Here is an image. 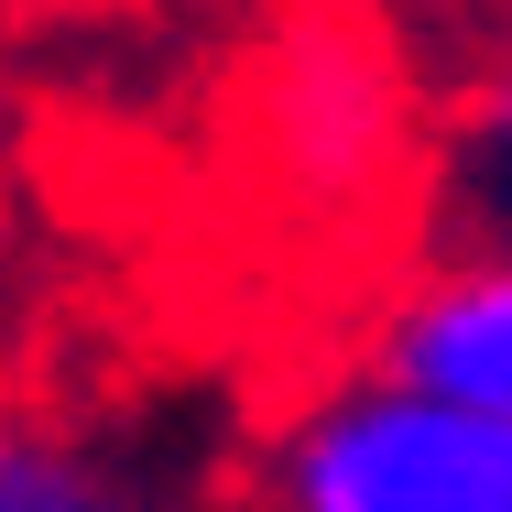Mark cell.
Listing matches in <instances>:
<instances>
[{
  "label": "cell",
  "mask_w": 512,
  "mask_h": 512,
  "mask_svg": "<svg viewBox=\"0 0 512 512\" xmlns=\"http://www.w3.org/2000/svg\"><path fill=\"white\" fill-rule=\"evenodd\" d=\"M229 512H512V425L425 393L360 338L262 393Z\"/></svg>",
  "instance_id": "6da1fadb"
},
{
  "label": "cell",
  "mask_w": 512,
  "mask_h": 512,
  "mask_svg": "<svg viewBox=\"0 0 512 512\" xmlns=\"http://www.w3.org/2000/svg\"><path fill=\"white\" fill-rule=\"evenodd\" d=\"M0 512H175V491L109 425L0 393Z\"/></svg>",
  "instance_id": "5b68a950"
},
{
  "label": "cell",
  "mask_w": 512,
  "mask_h": 512,
  "mask_svg": "<svg viewBox=\"0 0 512 512\" xmlns=\"http://www.w3.org/2000/svg\"><path fill=\"white\" fill-rule=\"evenodd\" d=\"M11 349H22V273H11V229H0V393H11Z\"/></svg>",
  "instance_id": "8992f818"
},
{
  "label": "cell",
  "mask_w": 512,
  "mask_h": 512,
  "mask_svg": "<svg viewBox=\"0 0 512 512\" xmlns=\"http://www.w3.org/2000/svg\"><path fill=\"white\" fill-rule=\"evenodd\" d=\"M414 186H425L436 251H512V44L447 77V99L425 109Z\"/></svg>",
  "instance_id": "277c9868"
},
{
  "label": "cell",
  "mask_w": 512,
  "mask_h": 512,
  "mask_svg": "<svg viewBox=\"0 0 512 512\" xmlns=\"http://www.w3.org/2000/svg\"><path fill=\"white\" fill-rule=\"evenodd\" d=\"M262 142L273 164L316 186V197H360L371 175H404L414 142L404 131V88H393V55L371 22L349 11H316L273 44V77H262Z\"/></svg>",
  "instance_id": "7a4b0ae2"
},
{
  "label": "cell",
  "mask_w": 512,
  "mask_h": 512,
  "mask_svg": "<svg viewBox=\"0 0 512 512\" xmlns=\"http://www.w3.org/2000/svg\"><path fill=\"white\" fill-rule=\"evenodd\" d=\"M360 338L425 393L512 425V251H425Z\"/></svg>",
  "instance_id": "3957f363"
}]
</instances>
